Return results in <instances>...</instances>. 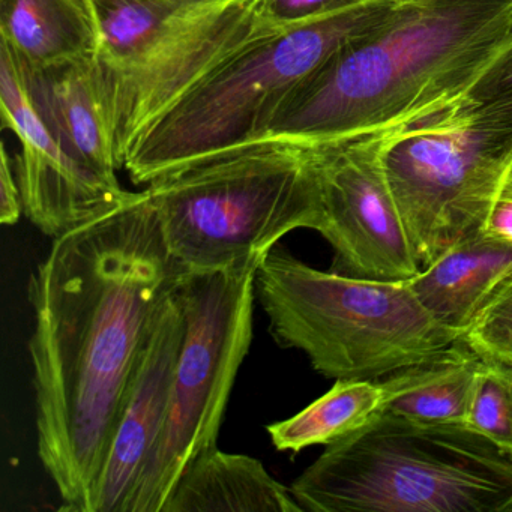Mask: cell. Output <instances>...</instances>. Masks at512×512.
I'll list each match as a JSON object with an SVG mask.
<instances>
[{
  "label": "cell",
  "mask_w": 512,
  "mask_h": 512,
  "mask_svg": "<svg viewBox=\"0 0 512 512\" xmlns=\"http://www.w3.org/2000/svg\"><path fill=\"white\" fill-rule=\"evenodd\" d=\"M184 274L146 190L53 239L32 272L38 455L64 511L91 512L125 392Z\"/></svg>",
  "instance_id": "1"
},
{
  "label": "cell",
  "mask_w": 512,
  "mask_h": 512,
  "mask_svg": "<svg viewBox=\"0 0 512 512\" xmlns=\"http://www.w3.org/2000/svg\"><path fill=\"white\" fill-rule=\"evenodd\" d=\"M512 38V0H406L284 100L268 136L340 142L403 127L458 97Z\"/></svg>",
  "instance_id": "2"
},
{
  "label": "cell",
  "mask_w": 512,
  "mask_h": 512,
  "mask_svg": "<svg viewBox=\"0 0 512 512\" xmlns=\"http://www.w3.org/2000/svg\"><path fill=\"white\" fill-rule=\"evenodd\" d=\"M320 145L269 136L197 158L148 185L185 272L262 262L287 233L325 224Z\"/></svg>",
  "instance_id": "3"
},
{
  "label": "cell",
  "mask_w": 512,
  "mask_h": 512,
  "mask_svg": "<svg viewBox=\"0 0 512 512\" xmlns=\"http://www.w3.org/2000/svg\"><path fill=\"white\" fill-rule=\"evenodd\" d=\"M289 488L310 512H512V455L466 425L377 412Z\"/></svg>",
  "instance_id": "4"
},
{
  "label": "cell",
  "mask_w": 512,
  "mask_h": 512,
  "mask_svg": "<svg viewBox=\"0 0 512 512\" xmlns=\"http://www.w3.org/2000/svg\"><path fill=\"white\" fill-rule=\"evenodd\" d=\"M97 56L116 157L230 59L284 29L265 0H92Z\"/></svg>",
  "instance_id": "5"
},
{
  "label": "cell",
  "mask_w": 512,
  "mask_h": 512,
  "mask_svg": "<svg viewBox=\"0 0 512 512\" xmlns=\"http://www.w3.org/2000/svg\"><path fill=\"white\" fill-rule=\"evenodd\" d=\"M256 299L278 346L301 350L334 380H379L461 340L407 281L319 271L278 244L256 272Z\"/></svg>",
  "instance_id": "6"
},
{
  "label": "cell",
  "mask_w": 512,
  "mask_h": 512,
  "mask_svg": "<svg viewBox=\"0 0 512 512\" xmlns=\"http://www.w3.org/2000/svg\"><path fill=\"white\" fill-rule=\"evenodd\" d=\"M406 0H367L257 41L185 95L142 134L124 169L136 185L206 155L268 136L290 92L344 44L374 31Z\"/></svg>",
  "instance_id": "7"
},
{
  "label": "cell",
  "mask_w": 512,
  "mask_h": 512,
  "mask_svg": "<svg viewBox=\"0 0 512 512\" xmlns=\"http://www.w3.org/2000/svg\"><path fill=\"white\" fill-rule=\"evenodd\" d=\"M262 262L185 272L179 280L175 298L184 316V338L169 410L122 512L163 511L185 467L217 446L236 376L253 341L256 272Z\"/></svg>",
  "instance_id": "8"
},
{
  "label": "cell",
  "mask_w": 512,
  "mask_h": 512,
  "mask_svg": "<svg viewBox=\"0 0 512 512\" xmlns=\"http://www.w3.org/2000/svg\"><path fill=\"white\" fill-rule=\"evenodd\" d=\"M382 166L425 268L484 230L512 169V116L431 110L385 133Z\"/></svg>",
  "instance_id": "9"
},
{
  "label": "cell",
  "mask_w": 512,
  "mask_h": 512,
  "mask_svg": "<svg viewBox=\"0 0 512 512\" xmlns=\"http://www.w3.org/2000/svg\"><path fill=\"white\" fill-rule=\"evenodd\" d=\"M383 134L322 143L319 179L331 271L407 281L421 271L382 166Z\"/></svg>",
  "instance_id": "10"
},
{
  "label": "cell",
  "mask_w": 512,
  "mask_h": 512,
  "mask_svg": "<svg viewBox=\"0 0 512 512\" xmlns=\"http://www.w3.org/2000/svg\"><path fill=\"white\" fill-rule=\"evenodd\" d=\"M2 124L16 133L13 158L23 212L35 227L58 238L131 196L118 179L104 178L65 152L32 104L20 59L0 40Z\"/></svg>",
  "instance_id": "11"
},
{
  "label": "cell",
  "mask_w": 512,
  "mask_h": 512,
  "mask_svg": "<svg viewBox=\"0 0 512 512\" xmlns=\"http://www.w3.org/2000/svg\"><path fill=\"white\" fill-rule=\"evenodd\" d=\"M182 338L184 316L173 293L152 329L125 392L115 436L92 497L91 512L124 511L166 422Z\"/></svg>",
  "instance_id": "12"
},
{
  "label": "cell",
  "mask_w": 512,
  "mask_h": 512,
  "mask_svg": "<svg viewBox=\"0 0 512 512\" xmlns=\"http://www.w3.org/2000/svg\"><path fill=\"white\" fill-rule=\"evenodd\" d=\"M23 73L35 110L65 152L92 172L118 179L116 170L121 166L104 106L97 59L34 71L23 67Z\"/></svg>",
  "instance_id": "13"
},
{
  "label": "cell",
  "mask_w": 512,
  "mask_h": 512,
  "mask_svg": "<svg viewBox=\"0 0 512 512\" xmlns=\"http://www.w3.org/2000/svg\"><path fill=\"white\" fill-rule=\"evenodd\" d=\"M512 277V244L482 232L446 250L407 280L427 313L463 337Z\"/></svg>",
  "instance_id": "14"
},
{
  "label": "cell",
  "mask_w": 512,
  "mask_h": 512,
  "mask_svg": "<svg viewBox=\"0 0 512 512\" xmlns=\"http://www.w3.org/2000/svg\"><path fill=\"white\" fill-rule=\"evenodd\" d=\"M161 512L304 511L259 460L217 445L185 467Z\"/></svg>",
  "instance_id": "15"
},
{
  "label": "cell",
  "mask_w": 512,
  "mask_h": 512,
  "mask_svg": "<svg viewBox=\"0 0 512 512\" xmlns=\"http://www.w3.org/2000/svg\"><path fill=\"white\" fill-rule=\"evenodd\" d=\"M0 35L32 71L97 59L101 47L92 0H0Z\"/></svg>",
  "instance_id": "16"
},
{
  "label": "cell",
  "mask_w": 512,
  "mask_h": 512,
  "mask_svg": "<svg viewBox=\"0 0 512 512\" xmlns=\"http://www.w3.org/2000/svg\"><path fill=\"white\" fill-rule=\"evenodd\" d=\"M479 358L463 340L377 380L379 412L422 424L466 425Z\"/></svg>",
  "instance_id": "17"
},
{
  "label": "cell",
  "mask_w": 512,
  "mask_h": 512,
  "mask_svg": "<svg viewBox=\"0 0 512 512\" xmlns=\"http://www.w3.org/2000/svg\"><path fill=\"white\" fill-rule=\"evenodd\" d=\"M382 406L377 380H335L322 397L292 418L268 425L278 451L301 452L310 446H329L364 427Z\"/></svg>",
  "instance_id": "18"
},
{
  "label": "cell",
  "mask_w": 512,
  "mask_h": 512,
  "mask_svg": "<svg viewBox=\"0 0 512 512\" xmlns=\"http://www.w3.org/2000/svg\"><path fill=\"white\" fill-rule=\"evenodd\" d=\"M466 427L512 455V367L479 361Z\"/></svg>",
  "instance_id": "19"
},
{
  "label": "cell",
  "mask_w": 512,
  "mask_h": 512,
  "mask_svg": "<svg viewBox=\"0 0 512 512\" xmlns=\"http://www.w3.org/2000/svg\"><path fill=\"white\" fill-rule=\"evenodd\" d=\"M461 340L479 358L512 367V277L485 305Z\"/></svg>",
  "instance_id": "20"
},
{
  "label": "cell",
  "mask_w": 512,
  "mask_h": 512,
  "mask_svg": "<svg viewBox=\"0 0 512 512\" xmlns=\"http://www.w3.org/2000/svg\"><path fill=\"white\" fill-rule=\"evenodd\" d=\"M446 106L464 112L512 116V38L469 86Z\"/></svg>",
  "instance_id": "21"
},
{
  "label": "cell",
  "mask_w": 512,
  "mask_h": 512,
  "mask_svg": "<svg viewBox=\"0 0 512 512\" xmlns=\"http://www.w3.org/2000/svg\"><path fill=\"white\" fill-rule=\"evenodd\" d=\"M364 2L367 0H265L263 16L271 25L289 31Z\"/></svg>",
  "instance_id": "22"
},
{
  "label": "cell",
  "mask_w": 512,
  "mask_h": 512,
  "mask_svg": "<svg viewBox=\"0 0 512 512\" xmlns=\"http://www.w3.org/2000/svg\"><path fill=\"white\" fill-rule=\"evenodd\" d=\"M23 214L22 194L14 175L13 158L7 148L2 146L0 155V223L14 226Z\"/></svg>",
  "instance_id": "23"
},
{
  "label": "cell",
  "mask_w": 512,
  "mask_h": 512,
  "mask_svg": "<svg viewBox=\"0 0 512 512\" xmlns=\"http://www.w3.org/2000/svg\"><path fill=\"white\" fill-rule=\"evenodd\" d=\"M484 232L512 244V191H500L485 221Z\"/></svg>",
  "instance_id": "24"
},
{
  "label": "cell",
  "mask_w": 512,
  "mask_h": 512,
  "mask_svg": "<svg viewBox=\"0 0 512 512\" xmlns=\"http://www.w3.org/2000/svg\"><path fill=\"white\" fill-rule=\"evenodd\" d=\"M502 190L512 191V169L509 172L508 178H506L505 185H503Z\"/></svg>",
  "instance_id": "25"
}]
</instances>
